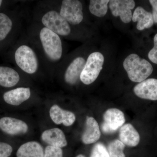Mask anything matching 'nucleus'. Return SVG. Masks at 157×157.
Wrapping results in <instances>:
<instances>
[{"instance_id":"f257e3e1","label":"nucleus","mask_w":157,"mask_h":157,"mask_svg":"<svg viewBox=\"0 0 157 157\" xmlns=\"http://www.w3.org/2000/svg\"><path fill=\"white\" fill-rule=\"evenodd\" d=\"M123 67L129 79L135 82L145 80L153 71L152 66L149 62L135 53L131 54L126 58Z\"/></svg>"},{"instance_id":"f03ea898","label":"nucleus","mask_w":157,"mask_h":157,"mask_svg":"<svg viewBox=\"0 0 157 157\" xmlns=\"http://www.w3.org/2000/svg\"><path fill=\"white\" fill-rule=\"evenodd\" d=\"M40 40L45 54L48 58L58 61L63 53L62 41L59 35L46 28H43L39 34Z\"/></svg>"},{"instance_id":"7ed1b4c3","label":"nucleus","mask_w":157,"mask_h":157,"mask_svg":"<svg viewBox=\"0 0 157 157\" xmlns=\"http://www.w3.org/2000/svg\"><path fill=\"white\" fill-rule=\"evenodd\" d=\"M104 62V56L101 52H95L91 53L80 75L82 82L88 85L95 81L103 69Z\"/></svg>"},{"instance_id":"20e7f679","label":"nucleus","mask_w":157,"mask_h":157,"mask_svg":"<svg viewBox=\"0 0 157 157\" xmlns=\"http://www.w3.org/2000/svg\"><path fill=\"white\" fill-rule=\"evenodd\" d=\"M16 64L23 71L29 74L36 72L39 63L33 50L26 45H22L17 48L14 54Z\"/></svg>"},{"instance_id":"39448f33","label":"nucleus","mask_w":157,"mask_h":157,"mask_svg":"<svg viewBox=\"0 0 157 157\" xmlns=\"http://www.w3.org/2000/svg\"><path fill=\"white\" fill-rule=\"evenodd\" d=\"M45 27L61 36H67L71 33L69 23L65 20L58 12L50 11L45 13L42 18Z\"/></svg>"},{"instance_id":"423d86ee","label":"nucleus","mask_w":157,"mask_h":157,"mask_svg":"<svg viewBox=\"0 0 157 157\" xmlns=\"http://www.w3.org/2000/svg\"><path fill=\"white\" fill-rule=\"evenodd\" d=\"M82 5L78 0H64L62 2L60 14L69 23L77 25L83 18Z\"/></svg>"},{"instance_id":"0eeeda50","label":"nucleus","mask_w":157,"mask_h":157,"mask_svg":"<svg viewBox=\"0 0 157 157\" xmlns=\"http://www.w3.org/2000/svg\"><path fill=\"white\" fill-rule=\"evenodd\" d=\"M125 122L124 114L121 110L117 108H109L103 115L102 132L106 134L114 133L123 125Z\"/></svg>"},{"instance_id":"6e6552de","label":"nucleus","mask_w":157,"mask_h":157,"mask_svg":"<svg viewBox=\"0 0 157 157\" xmlns=\"http://www.w3.org/2000/svg\"><path fill=\"white\" fill-rule=\"evenodd\" d=\"M109 7L114 17H120L124 23H129L132 20V10L135 8V2L133 0H111Z\"/></svg>"},{"instance_id":"1a4fd4ad","label":"nucleus","mask_w":157,"mask_h":157,"mask_svg":"<svg viewBox=\"0 0 157 157\" xmlns=\"http://www.w3.org/2000/svg\"><path fill=\"white\" fill-rule=\"evenodd\" d=\"M134 92L138 98L157 101V79L150 78L139 82L134 87Z\"/></svg>"},{"instance_id":"9d476101","label":"nucleus","mask_w":157,"mask_h":157,"mask_svg":"<svg viewBox=\"0 0 157 157\" xmlns=\"http://www.w3.org/2000/svg\"><path fill=\"white\" fill-rule=\"evenodd\" d=\"M28 129V125L20 120L11 117H4L0 119V129L8 135L25 134Z\"/></svg>"},{"instance_id":"9b49d317","label":"nucleus","mask_w":157,"mask_h":157,"mask_svg":"<svg viewBox=\"0 0 157 157\" xmlns=\"http://www.w3.org/2000/svg\"><path fill=\"white\" fill-rule=\"evenodd\" d=\"M101 137V132L97 121L92 117L87 116L86 121L85 128L82 140L85 144H90L97 142Z\"/></svg>"},{"instance_id":"f8f14e48","label":"nucleus","mask_w":157,"mask_h":157,"mask_svg":"<svg viewBox=\"0 0 157 157\" xmlns=\"http://www.w3.org/2000/svg\"><path fill=\"white\" fill-rule=\"evenodd\" d=\"M86 62L85 59L82 57L76 58L71 62L65 73V80L67 83L70 85L77 83L80 78Z\"/></svg>"},{"instance_id":"ddd939ff","label":"nucleus","mask_w":157,"mask_h":157,"mask_svg":"<svg viewBox=\"0 0 157 157\" xmlns=\"http://www.w3.org/2000/svg\"><path fill=\"white\" fill-rule=\"evenodd\" d=\"M42 139L50 146L62 148L67 145V141L63 132L58 128L44 131L42 135Z\"/></svg>"},{"instance_id":"4468645a","label":"nucleus","mask_w":157,"mask_h":157,"mask_svg":"<svg viewBox=\"0 0 157 157\" xmlns=\"http://www.w3.org/2000/svg\"><path fill=\"white\" fill-rule=\"evenodd\" d=\"M120 140L127 146L135 147L140 141V136L138 132L132 124H124L119 131Z\"/></svg>"},{"instance_id":"2eb2a0df","label":"nucleus","mask_w":157,"mask_h":157,"mask_svg":"<svg viewBox=\"0 0 157 157\" xmlns=\"http://www.w3.org/2000/svg\"><path fill=\"white\" fill-rule=\"evenodd\" d=\"M30 96L29 88L19 87L6 92L3 95V98L7 104L18 106L28 100Z\"/></svg>"},{"instance_id":"dca6fc26","label":"nucleus","mask_w":157,"mask_h":157,"mask_svg":"<svg viewBox=\"0 0 157 157\" xmlns=\"http://www.w3.org/2000/svg\"><path fill=\"white\" fill-rule=\"evenodd\" d=\"M132 20L133 22H137L136 27L140 31L151 27L154 23L152 13L146 11L141 6H138L135 9Z\"/></svg>"},{"instance_id":"f3484780","label":"nucleus","mask_w":157,"mask_h":157,"mask_svg":"<svg viewBox=\"0 0 157 157\" xmlns=\"http://www.w3.org/2000/svg\"><path fill=\"white\" fill-rule=\"evenodd\" d=\"M43 147L36 141H29L20 147L16 153L17 157H44Z\"/></svg>"},{"instance_id":"a211bd4d","label":"nucleus","mask_w":157,"mask_h":157,"mask_svg":"<svg viewBox=\"0 0 157 157\" xmlns=\"http://www.w3.org/2000/svg\"><path fill=\"white\" fill-rule=\"evenodd\" d=\"M20 80L18 73L8 67H0V86L5 87H13Z\"/></svg>"},{"instance_id":"6ab92c4d","label":"nucleus","mask_w":157,"mask_h":157,"mask_svg":"<svg viewBox=\"0 0 157 157\" xmlns=\"http://www.w3.org/2000/svg\"><path fill=\"white\" fill-rule=\"evenodd\" d=\"M109 2V0H91L89 5L90 12L97 17H104L108 11Z\"/></svg>"},{"instance_id":"aec40b11","label":"nucleus","mask_w":157,"mask_h":157,"mask_svg":"<svg viewBox=\"0 0 157 157\" xmlns=\"http://www.w3.org/2000/svg\"><path fill=\"white\" fill-rule=\"evenodd\" d=\"M125 147L120 140H113L109 143L107 149L110 157H126L124 152Z\"/></svg>"},{"instance_id":"412c9836","label":"nucleus","mask_w":157,"mask_h":157,"mask_svg":"<svg viewBox=\"0 0 157 157\" xmlns=\"http://www.w3.org/2000/svg\"><path fill=\"white\" fill-rule=\"evenodd\" d=\"M12 22L9 16L0 13V41L4 40L11 31Z\"/></svg>"},{"instance_id":"4be33fe9","label":"nucleus","mask_w":157,"mask_h":157,"mask_svg":"<svg viewBox=\"0 0 157 157\" xmlns=\"http://www.w3.org/2000/svg\"><path fill=\"white\" fill-rule=\"evenodd\" d=\"M64 111V109H62L56 104H55L51 107L49 111L51 118L56 124H63Z\"/></svg>"},{"instance_id":"5701e85b","label":"nucleus","mask_w":157,"mask_h":157,"mask_svg":"<svg viewBox=\"0 0 157 157\" xmlns=\"http://www.w3.org/2000/svg\"><path fill=\"white\" fill-rule=\"evenodd\" d=\"M90 157H110V156L105 145L98 143L93 147Z\"/></svg>"},{"instance_id":"b1692460","label":"nucleus","mask_w":157,"mask_h":157,"mask_svg":"<svg viewBox=\"0 0 157 157\" xmlns=\"http://www.w3.org/2000/svg\"><path fill=\"white\" fill-rule=\"evenodd\" d=\"M44 157H63V151L61 148L48 145L45 149Z\"/></svg>"},{"instance_id":"393cba45","label":"nucleus","mask_w":157,"mask_h":157,"mask_svg":"<svg viewBox=\"0 0 157 157\" xmlns=\"http://www.w3.org/2000/svg\"><path fill=\"white\" fill-rule=\"evenodd\" d=\"M76 120V116L73 112L68 110L64 111L63 124L66 126H70L74 123Z\"/></svg>"},{"instance_id":"a878e982","label":"nucleus","mask_w":157,"mask_h":157,"mask_svg":"<svg viewBox=\"0 0 157 157\" xmlns=\"http://www.w3.org/2000/svg\"><path fill=\"white\" fill-rule=\"evenodd\" d=\"M12 151L13 148L10 144L0 142V157H9Z\"/></svg>"},{"instance_id":"bb28decb","label":"nucleus","mask_w":157,"mask_h":157,"mask_svg":"<svg viewBox=\"0 0 157 157\" xmlns=\"http://www.w3.org/2000/svg\"><path fill=\"white\" fill-rule=\"evenodd\" d=\"M148 58L151 61L157 64V34L154 38V47L150 51L148 54Z\"/></svg>"},{"instance_id":"cd10ccee","label":"nucleus","mask_w":157,"mask_h":157,"mask_svg":"<svg viewBox=\"0 0 157 157\" xmlns=\"http://www.w3.org/2000/svg\"><path fill=\"white\" fill-rule=\"evenodd\" d=\"M150 3L152 7V16L154 22L157 23V0H150Z\"/></svg>"},{"instance_id":"c85d7f7f","label":"nucleus","mask_w":157,"mask_h":157,"mask_svg":"<svg viewBox=\"0 0 157 157\" xmlns=\"http://www.w3.org/2000/svg\"><path fill=\"white\" fill-rule=\"evenodd\" d=\"M76 157H86L84 155L82 154H79L78 155L76 156Z\"/></svg>"},{"instance_id":"c756f323","label":"nucleus","mask_w":157,"mask_h":157,"mask_svg":"<svg viewBox=\"0 0 157 157\" xmlns=\"http://www.w3.org/2000/svg\"><path fill=\"white\" fill-rule=\"evenodd\" d=\"M2 1L0 0V6H1V5H2Z\"/></svg>"}]
</instances>
